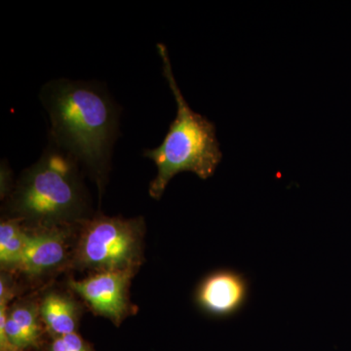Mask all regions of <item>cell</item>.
Listing matches in <instances>:
<instances>
[{
    "instance_id": "1",
    "label": "cell",
    "mask_w": 351,
    "mask_h": 351,
    "mask_svg": "<svg viewBox=\"0 0 351 351\" xmlns=\"http://www.w3.org/2000/svg\"><path fill=\"white\" fill-rule=\"evenodd\" d=\"M50 122L51 144L75 158L101 191L119 135V108L98 82L52 80L40 91Z\"/></svg>"
},
{
    "instance_id": "2",
    "label": "cell",
    "mask_w": 351,
    "mask_h": 351,
    "mask_svg": "<svg viewBox=\"0 0 351 351\" xmlns=\"http://www.w3.org/2000/svg\"><path fill=\"white\" fill-rule=\"evenodd\" d=\"M80 167L68 154L48 145L9 195L8 218L19 219L27 228L80 225L89 211Z\"/></svg>"
},
{
    "instance_id": "3",
    "label": "cell",
    "mask_w": 351,
    "mask_h": 351,
    "mask_svg": "<svg viewBox=\"0 0 351 351\" xmlns=\"http://www.w3.org/2000/svg\"><path fill=\"white\" fill-rule=\"evenodd\" d=\"M162 59L163 75L177 104V115L163 142L156 149H145L144 156L157 168L156 177L149 184V195L160 199L171 180L182 172H191L201 180L211 178L223 159L213 122L195 112L184 99L171 64L167 47L156 45Z\"/></svg>"
},
{
    "instance_id": "4",
    "label": "cell",
    "mask_w": 351,
    "mask_h": 351,
    "mask_svg": "<svg viewBox=\"0 0 351 351\" xmlns=\"http://www.w3.org/2000/svg\"><path fill=\"white\" fill-rule=\"evenodd\" d=\"M71 263L92 274L138 270L143 263L144 219H124L104 215L80 223Z\"/></svg>"
},
{
    "instance_id": "5",
    "label": "cell",
    "mask_w": 351,
    "mask_h": 351,
    "mask_svg": "<svg viewBox=\"0 0 351 351\" xmlns=\"http://www.w3.org/2000/svg\"><path fill=\"white\" fill-rule=\"evenodd\" d=\"M137 271L126 269L96 272L82 280L69 281V287L86 302L95 314L119 326L136 311L129 298V287Z\"/></svg>"
},
{
    "instance_id": "6",
    "label": "cell",
    "mask_w": 351,
    "mask_h": 351,
    "mask_svg": "<svg viewBox=\"0 0 351 351\" xmlns=\"http://www.w3.org/2000/svg\"><path fill=\"white\" fill-rule=\"evenodd\" d=\"M73 226L27 228V247L16 271L29 278L50 276L71 263Z\"/></svg>"
},
{
    "instance_id": "7",
    "label": "cell",
    "mask_w": 351,
    "mask_h": 351,
    "mask_svg": "<svg viewBox=\"0 0 351 351\" xmlns=\"http://www.w3.org/2000/svg\"><path fill=\"white\" fill-rule=\"evenodd\" d=\"M250 284L234 269L215 270L198 284L195 302L199 311L215 318L232 317L248 302Z\"/></svg>"
},
{
    "instance_id": "8",
    "label": "cell",
    "mask_w": 351,
    "mask_h": 351,
    "mask_svg": "<svg viewBox=\"0 0 351 351\" xmlns=\"http://www.w3.org/2000/svg\"><path fill=\"white\" fill-rule=\"evenodd\" d=\"M39 302H0V351L45 350Z\"/></svg>"
},
{
    "instance_id": "9",
    "label": "cell",
    "mask_w": 351,
    "mask_h": 351,
    "mask_svg": "<svg viewBox=\"0 0 351 351\" xmlns=\"http://www.w3.org/2000/svg\"><path fill=\"white\" fill-rule=\"evenodd\" d=\"M39 313L50 338L77 332L82 311L71 295L55 290L45 293L39 301Z\"/></svg>"
},
{
    "instance_id": "10",
    "label": "cell",
    "mask_w": 351,
    "mask_h": 351,
    "mask_svg": "<svg viewBox=\"0 0 351 351\" xmlns=\"http://www.w3.org/2000/svg\"><path fill=\"white\" fill-rule=\"evenodd\" d=\"M27 237V228L19 219L8 217L2 219L0 223V263L2 269H16L24 255Z\"/></svg>"
},
{
    "instance_id": "11",
    "label": "cell",
    "mask_w": 351,
    "mask_h": 351,
    "mask_svg": "<svg viewBox=\"0 0 351 351\" xmlns=\"http://www.w3.org/2000/svg\"><path fill=\"white\" fill-rule=\"evenodd\" d=\"M45 351H95L93 346L85 341L77 332L51 338L46 343Z\"/></svg>"
},
{
    "instance_id": "12",
    "label": "cell",
    "mask_w": 351,
    "mask_h": 351,
    "mask_svg": "<svg viewBox=\"0 0 351 351\" xmlns=\"http://www.w3.org/2000/svg\"><path fill=\"white\" fill-rule=\"evenodd\" d=\"M12 181H11V171L5 161H2L1 165V193L2 196L10 195L12 191Z\"/></svg>"
}]
</instances>
